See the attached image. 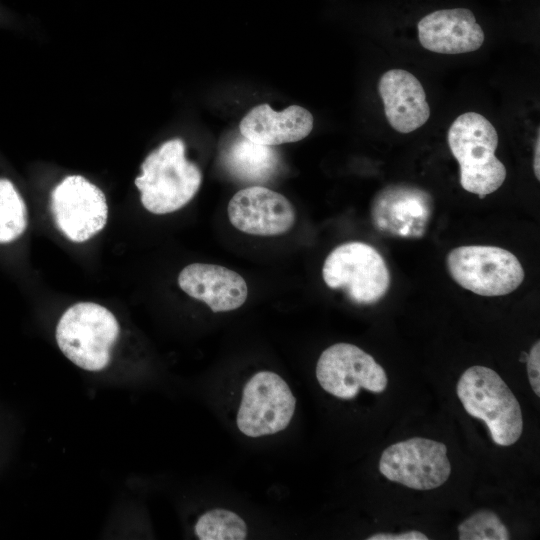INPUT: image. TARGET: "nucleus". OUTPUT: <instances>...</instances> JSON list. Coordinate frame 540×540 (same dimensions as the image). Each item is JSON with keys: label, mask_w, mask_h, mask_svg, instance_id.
I'll list each match as a JSON object with an SVG mask.
<instances>
[{"label": "nucleus", "mask_w": 540, "mask_h": 540, "mask_svg": "<svg viewBox=\"0 0 540 540\" xmlns=\"http://www.w3.org/2000/svg\"><path fill=\"white\" fill-rule=\"evenodd\" d=\"M447 141L460 166L464 190L480 198L498 190L506 179V168L496 157L498 134L483 115L466 112L451 124Z\"/></svg>", "instance_id": "f257e3e1"}, {"label": "nucleus", "mask_w": 540, "mask_h": 540, "mask_svg": "<svg viewBox=\"0 0 540 540\" xmlns=\"http://www.w3.org/2000/svg\"><path fill=\"white\" fill-rule=\"evenodd\" d=\"M135 185L143 206L154 214L174 212L186 205L198 192L202 174L185 157L181 139H171L152 151L141 165Z\"/></svg>", "instance_id": "f03ea898"}, {"label": "nucleus", "mask_w": 540, "mask_h": 540, "mask_svg": "<svg viewBox=\"0 0 540 540\" xmlns=\"http://www.w3.org/2000/svg\"><path fill=\"white\" fill-rule=\"evenodd\" d=\"M456 392L465 411L485 422L494 443L510 446L517 442L523 431L520 404L493 369L469 367L458 380Z\"/></svg>", "instance_id": "7ed1b4c3"}, {"label": "nucleus", "mask_w": 540, "mask_h": 540, "mask_svg": "<svg viewBox=\"0 0 540 540\" xmlns=\"http://www.w3.org/2000/svg\"><path fill=\"white\" fill-rule=\"evenodd\" d=\"M118 335L115 316L105 307L90 302L68 308L56 328L60 350L87 371H100L109 364L110 351Z\"/></svg>", "instance_id": "20e7f679"}, {"label": "nucleus", "mask_w": 540, "mask_h": 540, "mask_svg": "<svg viewBox=\"0 0 540 540\" xmlns=\"http://www.w3.org/2000/svg\"><path fill=\"white\" fill-rule=\"evenodd\" d=\"M450 276L462 288L477 295L494 297L515 291L523 282L524 269L510 251L488 245L452 249L446 257Z\"/></svg>", "instance_id": "39448f33"}, {"label": "nucleus", "mask_w": 540, "mask_h": 540, "mask_svg": "<svg viewBox=\"0 0 540 540\" xmlns=\"http://www.w3.org/2000/svg\"><path fill=\"white\" fill-rule=\"evenodd\" d=\"M322 277L331 289H342L358 304H373L387 293L391 276L382 255L371 245L352 241L326 257Z\"/></svg>", "instance_id": "423d86ee"}, {"label": "nucleus", "mask_w": 540, "mask_h": 540, "mask_svg": "<svg viewBox=\"0 0 540 540\" xmlns=\"http://www.w3.org/2000/svg\"><path fill=\"white\" fill-rule=\"evenodd\" d=\"M295 409L296 398L288 383L273 371L261 370L242 388L236 425L249 438L274 435L289 426Z\"/></svg>", "instance_id": "0eeeda50"}, {"label": "nucleus", "mask_w": 540, "mask_h": 540, "mask_svg": "<svg viewBox=\"0 0 540 540\" xmlns=\"http://www.w3.org/2000/svg\"><path fill=\"white\" fill-rule=\"evenodd\" d=\"M379 471L392 482L415 490L442 486L451 474L444 443L414 437L387 447L379 460Z\"/></svg>", "instance_id": "6e6552de"}, {"label": "nucleus", "mask_w": 540, "mask_h": 540, "mask_svg": "<svg viewBox=\"0 0 540 540\" xmlns=\"http://www.w3.org/2000/svg\"><path fill=\"white\" fill-rule=\"evenodd\" d=\"M315 373L324 391L344 400L355 398L361 388L384 392L388 383L385 370L370 354L344 342L333 344L321 353Z\"/></svg>", "instance_id": "1a4fd4ad"}, {"label": "nucleus", "mask_w": 540, "mask_h": 540, "mask_svg": "<svg viewBox=\"0 0 540 540\" xmlns=\"http://www.w3.org/2000/svg\"><path fill=\"white\" fill-rule=\"evenodd\" d=\"M227 213L237 230L257 236L282 235L296 221L291 202L263 186H250L236 192L228 203Z\"/></svg>", "instance_id": "9d476101"}, {"label": "nucleus", "mask_w": 540, "mask_h": 540, "mask_svg": "<svg viewBox=\"0 0 540 540\" xmlns=\"http://www.w3.org/2000/svg\"><path fill=\"white\" fill-rule=\"evenodd\" d=\"M178 285L190 297L206 303L214 313L236 310L248 296L247 283L240 274L215 264L186 266L179 273Z\"/></svg>", "instance_id": "9b49d317"}, {"label": "nucleus", "mask_w": 540, "mask_h": 540, "mask_svg": "<svg viewBox=\"0 0 540 540\" xmlns=\"http://www.w3.org/2000/svg\"><path fill=\"white\" fill-rule=\"evenodd\" d=\"M484 32L472 11L465 8L431 12L418 23L420 44L441 54H461L479 49Z\"/></svg>", "instance_id": "f8f14e48"}, {"label": "nucleus", "mask_w": 540, "mask_h": 540, "mask_svg": "<svg viewBox=\"0 0 540 540\" xmlns=\"http://www.w3.org/2000/svg\"><path fill=\"white\" fill-rule=\"evenodd\" d=\"M430 212V195L418 187L404 184L384 188L372 204L374 224L401 236L422 234Z\"/></svg>", "instance_id": "ddd939ff"}, {"label": "nucleus", "mask_w": 540, "mask_h": 540, "mask_svg": "<svg viewBox=\"0 0 540 540\" xmlns=\"http://www.w3.org/2000/svg\"><path fill=\"white\" fill-rule=\"evenodd\" d=\"M378 91L390 126L400 133H410L430 117V107L420 81L404 69H390L378 83Z\"/></svg>", "instance_id": "4468645a"}, {"label": "nucleus", "mask_w": 540, "mask_h": 540, "mask_svg": "<svg viewBox=\"0 0 540 540\" xmlns=\"http://www.w3.org/2000/svg\"><path fill=\"white\" fill-rule=\"evenodd\" d=\"M239 129L243 137L254 143L275 146L307 137L313 129V116L297 105L276 112L269 105L260 104L243 117Z\"/></svg>", "instance_id": "2eb2a0df"}, {"label": "nucleus", "mask_w": 540, "mask_h": 540, "mask_svg": "<svg viewBox=\"0 0 540 540\" xmlns=\"http://www.w3.org/2000/svg\"><path fill=\"white\" fill-rule=\"evenodd\" d=\"M224 162L238 178L259 182L275 173L279 158L271 146L257 144L241 136L226 149Z\"/></svg>", "instance_id": "dca6fc26"}, {"label": "nucleus", "mask_w": 540, "mask_h": 540, "mask_svg": "<svg viewBox=\"0 0 540 540\" xmlns=\"http://www.w3.org/2000/svg\"><path fill=\"white\" fill-rule=\"evenodd\" d=\"M194 533L200 540H243L248 536V526L236 512L213 508L198 517Z\"/></svg>", "instance_id": "f3484780"}, {"label": "nucleus", "mask_w": 540, "mask_h": 540, "mask_svg": "<svg viewBox=\"0 0 540 540\" xmlns=\"http://www.w3.org/2000/svg\"><path fill=\"white\" fill-rule=\"evenodd\" d=\"M27 226V210L13 183L0 178V243L17 239Z\"/></svg>", "instance_id": "a211bd4d"}, {"label": "nucleus", "mask_w": 540, "mask_h": 540, "mask_svg": "<svg viewBox=\"0 0 540 540\" xmlns=\"http://www.w3.org/2000/svg\"><path fill=\"white\" fill-rule=\"evenodd\" d=\"M459 540H508L509 531L490 510H480L458 525Z\"/></svg>", "instance_id": "6ab92c4d"}, {"label": "nucleus", "mask_w": 540, "mask_h": 540, "mask_svg": "<svg viewBox=\"0 0 540 540\" xmlns=\"http://www.w3.org/2000/svg\"><path fill=\"white\" fill-rule=\"evenodd\" d=\"M527 373L532 390L540 396V342L537 340L527 357Z\"/></svg>", "instance_id": "aec40b11"}, {"label": "nucleus", "mask_w": 540, "mask_h": 540, "mask_svg": "<svg viewBox=\"0 0 540 540\" xmlns=\"http://www.w3.org/2000/svg\"><path fill=\"white\" fill-rule=\"evenodd\" d=\"M367 540H428V537L417 530L406 531L402 533H376Z\"/></svg>", "instance_id": "412c9836"}, {"label": "nucleus", "mask_w": 540, "mask_h": 540, "mask_svg": "<svg viewBox=\"0 0 540 540\" xmlns=\"http://www.w3.org/2000/svg\"><path fill=\"white\" fill-rule=\"evenodd\" d=\"M539 155H540V133L538 130L537 139L535 141V147H534V159H533V169L534 174L537 180H540V162H539Z\"/></svg>", "instance_id": "4be33fe9"}]
</instances>
